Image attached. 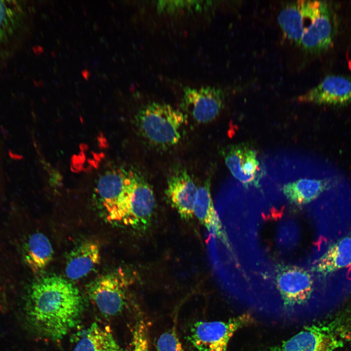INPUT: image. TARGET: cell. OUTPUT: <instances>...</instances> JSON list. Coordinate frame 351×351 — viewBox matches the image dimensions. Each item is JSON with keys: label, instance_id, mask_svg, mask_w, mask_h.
Listing matches in <instances>:
<instances>
[{"label": "cell", "instance_id": "5b68a950", "mask_svg": "<svg viewBox=\"0 0 351 351\" xmlns=\"http://www.w3.org/2000/svg\"><path fill=\"white\" fill-rule=\"evenodd\" d=\"M128 283L120 272L107 273L98 277L89 286L91 299L105 316L119 314L126 304V289Z\"/></svg>", "mask_w": 351, "mask_h": 351}, {"label": "cell", "instance_id": "8fae6325", "mask_svg": "<svg viewBox=\"0 0 351 351\" xmlns=\"http://www.w3.org/2000/svg\"><path fill=\"white\" fill-rule=\"evenodd\" d=\"M197 190L193 179L183 169L175 171L168 179L165 193L168 201L184 219H190L194 215Z\"/></svg>", "mask_w": 351, "mask_h": 351}, {"label": "cell", "instance_id": "277c9868", "mask_svg": "<svg viewBox=\"0 0 351 351\" xmlns=\"http://www.w3.org/2000/svg\"><path fill=\"white\" fill-rule=\"evenodd\" d=\"M250 319L246 314L227 321H198L192 325L188 338L196 351H226L234 334Z\"/></svg>", "mask_w": 351, "mask_h": 351}, {"label": "cell", "instance_id": "7402d4cb", "mask_svg": "<svg viewBox=\"0 0 351 351\" xmlns=\"http://www.w3.org/2000/svg\"><path fill=\"white\" fill-rule=\"evenodd\" d=\"M132 339L131 348L125 351H149L148 332L143 321H140L136 325Z\"/></svg>", "mask_w": 351, "mask_h": 351}, {"label": "cell", "instance_id": "3957f363", "mask_svg": "<svg viewBox=\"0 0 351 351\" xmlns=\"http://www.w3.org/2000/svg\"><path fill=\"white\" fill-rule=\"evenodd\" d=\"M95 190L107 219L126 224L129 212L128 171H106L98 178Z\"/></svg>", "mask_w": 351, "mask_h": 351}, {"label": "cell", "instance_id": "603a6c76", "mask_svg": "<svg viewBox=\"0 0 351 351\" xmlns=\"http://www.w3.org/2000/svg\"><path fill=\"white\" fill-rule=\"evenodd\" d=\"M279 230V241L280 245L288 247L295 243L297 234L295 226L291 223H286Z\"/></svg>", "mask_w": 351, "mask_h": 351}, {"label": "cell", "instance_id": "8992f818", "mask_svg": "<svg viewBox=\"0 0 351 351\" xmlns=\"http://www.w3.org/2000/svg\"><path fill=\"white\" fill-rule=\"evenodd\" d=\"M225 99L223 91L219 88L186 87L180 106L197 122L206 123L215 119L222 109Z\"/></svg>", "mask_w": 351, "mask_h": 351}, {"label": "cell", "instance_id": "7c38bea8", "mask_svg": "<svg viewBox=\"0 0 351 351\" xmlns=\"http://www.w3.org/2000/svg\"><path fill=\"white\" fill-rule=\"evenodd\" d=\"M329 4L322 1L319 13L305 31L299 45L311 53L326 51L333 43L334 26Z\"/></svg>", "mask_w": 351, "mask_h": 351}, {"label": "cell", "instance_id": "7a4b0ae2", "mask_svg": "<svg viewBox=\"0 0 351 351\" xmlns=\"http://www.w3.org/2000/svg\"><path fill=\"white\" fill-rule=\"evenodd\" d=\"M186 116L164 103L152 102L143 106L135 116L137 131L149 143L159 148L177 144Z\"/></svg>", "mask_w": 351, "mask_h": 351}, {"label": "cell", "instance_id": "6da1fadb", "mask_svg": "<svg viewBox=\"0 0 351 351\" xmlns=\"http://www.w3.org/2000/svg\"><path fill=\"white\" fill-rule=\"evenodd\" d=\"M85 308L77 287L63 277L49 275L32 283L18 312L27 330L58 341L79 324Z\"/></svg>", "mask_w": 351, "mask_h": 351}, {"label": "cell", "instance_id": "30bf717a", "mask_svg": "<svg viewBox=\"0 0 351 351\" xmlns=\"http://www.w3.org/2000/svg\"><path fill=\"white\" fill-rule=\"evenodd\" d=\"M299 101L341 106L351 101V77L329 75L316 86L297 98Z\"/></svg>", "mask_w": 351, "mask_h": 351}, {"label": "cell", "instance_id": "52a82bcc", "mask_svg": "<svg viewBox=\"0 0 351 351\" xmlns=\"http://www.w3.org/2000/svg\"><path fill=\"white\" fill-rule=\"evenodd\" d=\"M343 345L342 339L331 326L318 324L305 327L269 351H335Z\"/></svg>", "mask_w": 351, "mask_h": 351}, {"label": "cell", "instance_id": "44dd1931", "mask_svg": "<svg viewBox=\"0 0 351 351\" xmlns=\"http://www.w3.org/2000/svg\"><path fill=\"white\" fill-rule=\"evenodd\" d=\"M156 347L157 351H184L174 329L162 333L156 341Z\"/></svg>", "mask_w": 351, "mask_h": 351}, {"label": "cell", "instance_id": "cb8c5ba5", "mask_svg": "<svg viewBox=\"0 0 351 351\" xmlns=\"http://www.w3.org/2000/svg\"><path fill=\"white\" fill-rule=\"evenodd\" d=\"M82 76L86 79L88 80L90 77V73L89 71L86 69L83 70L81 72Z\"/></svg>", "mask_w": 351, "mask_h": 351}, {"label": "cell", "instance_id": "5bb4252c", "mask_svg": "<svg viewBox=\"0 0 351 351\" xmlns=\"http://www.w3.org/2000/svg\"><path fill=\"white\" fill-rule=\"evenodd\" d=\"M100 261V250L96 242L88 241L75 247L67 259L65 274L71 280L81 278L92 272Z\"/></svg>", "mask_w": 351, "mask_h": 351}, {"label": "cell", "instance_id": "e0dca14e", "mask_svg": "<svg viewBox=\"0 0 351 351\" xmlns=\"http://www.w3.org/2000/svg\"><path fill=\"white\" fill-rule=\"evenodd\" d=\"M210 185V179L208 178L198 188L194 206V214L209 232L219 235L221 224L214 206Z\"/></svg>", "mask_w": 351, "mask_h": 351}, {"label": "cell", "instance_id": "ffe728a7", "mask_svg": "<svg viewBox=\"0 0 351 351\" xmlns=\"http://www.w3.org/2000/svg\"><path fill=\"white\" fill-rule=\"evenodd\" d=\"M20 15V7L16 1L0 0V42L15 28Z\"/></svg>", "mask_w": 351, "mask_h": 351}, {"label": "cell", "instance_id": "2e32d148", "mask_svg": "<svg viewBox=\"0 0 351 351\" xmlns=\"http://www.w3.org/2000/svg\"><path fill=\"white\" fill-rule=\"evenodd\" d=\"M23 258L34 273L44 270L52 260L54 254L52 246L43 234L35 233L30 235L23 246Z\"/></svg>", "mask_w": 351, "mask_h": 351}, {"label": "cell", "instance_id": "ba28073f", "mask_svg": "<svg viewBox=\"0 0 351 351\" xmlns=\"http://www.w3.org/2000/svg\"><path fill=\"white\" fill-rule=\"evenodd\" d=\"M129 212L126 225L146 226L155 206L152 189L144 176L136 170L128 171Z\"/></svg>", "mask_w": 351, "mask_h": 351}, {"label": "cell", "instance_id": "d6986e66", "mask_svg": "<svg viewBox=\"0 0 351 351\" xmlns=\"http://www.w3.org/2000/svg\"><path fill=\"white\" fill-rule=\"evenodd\" d=\"M327 180L301 178L285 184L283 192L292 203L301 205L317 197L328 187Z\"/></svg>", "mask_w": 351, "mask_h": 351}, {"label": "cell", "instance_id": "4fadbf2b", "mask_svg": "<svg viewBox=\"0 0 351 351\" xmlns=\"http://www.w3.org/2000/svg\"><path fill=\"white\" fill-rule=\"evenodd\" d=\"M312 17L311 1L298 0L287 4L281 11L278 21L287 38L299 45Z\"/></svg>", "mask_w": 351, "mask_h": 351}, {"label": "cell", "instance_id": "ac0fdd59", "mask_svg": "<svg viewBox=\"0 0 351 351\" xmlns=\"http://www.w3.org/2000/svg\"><path fill=\"white\" fill-rule=\"evenodd\" d=\"M351 265V235L338 240L320 258L316 270L328 274Z\"/></svg>", "mask_w": 351, "mask_h": 351}, {"label": "cell", "instance_id": "9c48e42d", "mask_svg": "<svg viewBox=\"0 0 351 351\" xmlns=\"http://www.w3.org/2000/svg\"><path fill=\"white\" fill-rule=\"evenodd\" d=\"M222 156L232 175L245 186L257 185L260 177V167L255 151L249 144L240 143L227 146Z\"/></svg>", "mask_w": 351, "mask_h": 351}, {"label": "cell", "instance_id": "9a60e30c", "mask_svg": "<svg viewBox=\"0 0 351 351\" xmlns=\"http://www.w3.org/2000/svg\"><path fill=\"white\" fill-rule=\"evenodd\" d=\"M76 336L78 342L73 351H123L111 332L95 322Z\"/></svg>", "mask_w": 351, "mask_h": 351}]
</instances>
